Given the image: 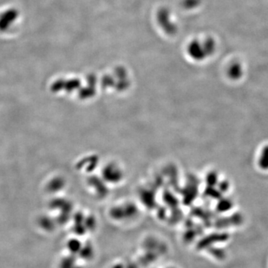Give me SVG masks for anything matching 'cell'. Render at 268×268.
I'll return each mask as SVG.
<instances>
[{"mask_svg":"<svg viewBox=\"0 0 268 268\" xmlns=\"http://www.w3.org/2000/svg\"><path fill=\"white\" fill-rule=\"evenodd\" d=\"M19 16V12L16 9L12 8L6 10L0 15V32H3L14 22Z\"/></svg>","mask_w":268,"mask_h":268,"instance_id":"6da1fadb","label":"cell"},{"mask_svg":"<svg viewBox=\"0 0 268 268\" xmlns=\"http://www.w3.org/2000/svg\"><path fill=\"white\" fill-rule=\"evenodd\" d=\"M243 216L240 213H236L231 217L226 218L223 219L220 222L219 228H226L228 226H238V225L242 224L243 223Z\"/></svg>","mask_w":268,"mask_h":268,"instance_id":"7a4b0ae2","label":"cell"},{"mask_svg":"<svg viewBox=\"0 0 268 268\" xmlns=\"http://www.w3.org/2000/svg\"><path fill=\"white\" fill-rule=\"evenodd\" d=\"M229 238V236L226 234H212V236H208L206 238L204 239L201 242V246L202 248H206V246L210 245V244L216 243V242H224V240H228Z\"/></svg>","mask_w":268,"mask_h":268,"instance_id":"3957f363","label":"cell"},{"mask_svg":"<svg viewBox=\"0 0 268 268\" xmlns=\"http://www.w3.org/2000/svg\"><path fill=\"white\" fill-rule=\"evenodd\" d=\"M260 166L264 170L268 169V146L264 147L260 159Z\"/></svg>","mask_w":268,"mask_h":268,"instance_id":"277c9868","label":"cell"},{"mask_svg":"<svg viewBox=\"0 0 268 268\" xmlns=\"http://www.w3.org/2000/svg\"><path fill=\"white\" fill-rule=\"evenodd\" d=\"M232 206V202L229 200H224L222 202H220L219 204L218 208L219 211L220 212H226L228 210H230L231 207Z\"/></svg>","mask_w":268,"mask_h":268,"instance_id":"5b68a950","label":"cell"},{"mask_svg":"<svg viewBox=\"0 0 268 268\" xmlns=\"http://www.w3.org/2000/svg\"><path fill=\"white\" fill-rule=\"evenodd\" d=\"M211 254H212L216 258H219V260H223V258H225V256H226L224 251L222 249L212 250H211Z\"/></svg>","mask_w":268,"mask_h":268,"instance_id":"8992f818","label":"cell"}]
</instances>
